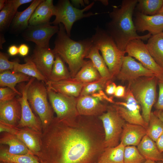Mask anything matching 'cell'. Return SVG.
I'll use <instances>...</instances> for the list:
<instances>
[{
    "instance_id": "8",
    "label": "cell",
    "mask_w": 163,
    "mask_h": 163,
    "mask_svg": "<svg viewBox=\"0 0 163 163\" xmlns=\"http://www.w3.org/2000/svg\"><path fill=\"white\" fill-rule=\"evenodd\" d=\"M101 121L104 133L105 145L114 147L118 145L125 121L112 105L108 106L107 111L98 117Z\"/></svg>"
},
{
    "instance_id": "5",
    "label": "cell",
    "mask_w": 163,
    "mask_h": 163,
    "mask_svg": "<svg viewBox=\"0 0 163 163\" xmlns=\"http://www.w3.org/2000/svg\"><path fill=\"white\" fill-rule=\"evenodd\" d=\"M157 81L155 76L142 77L128 83V88L140 105L142 115L148 125L156 101Z\"/></svg>"
},
{
    "instance_id": "55",
    "label": "cell",
    "mask_w": 163,
    "mask_h": 163,
    "mask_svg": "<svg viewBox=\"0 0 163 163\" xmlns=\"http://www.w3.org/2000/svg\"><path fill=\"white\" fill-rule=\"evenodd\" d=\"M0 163H14L9 162V161H0Z\"/></svg>"
},
{
    "instance_id": "41",
    "label": "cell",
    "mask_w": 163,
    "mask_h": 163,
    "mask_svg": "<svg viewBox=\"0 0 163 163\" xmlns=\"http://www.w3.org/2000/svg\"><path fill=\"white\" fill-rule=\"evenodd\" d=\"M157 84L159 88L158 96L154 106L156 110L163 111V78L158 79Z\"/></svg>"
},
{
    "instance_id": "12",
    "label": "cell",
    "mask_w": 163,
    "mask_h": 163,
    "mask_svg": "<svg viewBox=\"0 0 163 163\" xmlns=\"http://www.w3.org/2000/svg\"><path fill=\"white\" fill-rule=\"evenodd\" d=\"M35 78L31 77L26 84L20 86V91L22 95L18 97L21 107V116L17 127L19 128L28 127L36 132L42 133L43 128L41 121L33 113L27 98V91L31 83Z\"/></svg>"
},
{
    "instance_id": "7",
    "label": "cell",
    "mask_w": 163,
    "mask_h": 163,
    "mask_svg": "<svg viewBox=\"0 0 163 163\" xmlns=\"http://www.w3.org/2000/svg\"><path fill=\"white\" fill-rule=\"evenodd\" d=\"M94 3L93 2L83 9H80L74 6L69 0H60L55 6L54 15L56 18L51 24L56 26L62 24L67 34L70 37L72 26L75 22L84 18L98 14L92 12L85 13L91 8Z\"/></svg>"
},
{
    "instance_id": "53",
    "label": "cell",
    "mask_w": 163,
    "mask_h": 163,
    "mask_svg": "<svg viewBox=\"0 0 163 163\" xmlns=\"http://www.w3.org/2000/svg\"><path fill=\"white\" fill-rule=\"evenodd\" d=\"M100 1L103 4L105 5H107L108 4V0H101Z\"/></svg>"
},
{
    "instance_id": "28",
    "label": "cell",
    "mask_w": 163,
    "mask_h": 163,
    "mask_svg": "<svg viewBox=\"0 0 163 163\" xmlns=\"http://www.w3.org/2000/svg\"><path fill=\"white\" fill-rule=\"evenodd\" d=\"M30 78V76L21 72L5 71L0 73V86L1 87H8L21 96V93L15 88L16 85L19 83L28 82Z\"/></svg>"
},
{
    "instance_id": "31",
    "label": "cell",
    "mask_w": 163,
    "mask_h": 163,
    "mask_svg": "<svg viewBox=\"0 0 163 163\" xmlns=\"http://www.w3.org/2000/svg\"><path fill=\"white\" fill-rule=\"evenodd\" d=\"M85 58L92 61L101 78L107 81L113 80L109 69L99 50L93 45Z\"/></svg>"
},
{
    "instance_id": "19",
    "label": "cell",
    "mask_w": 163,
    "mask_h": 163,
    "mask_svg": "<svg viewBox=\"0 0 163 163\" xmlns=\"http://www.w3.org/2000/svg\"><path fill=\"white\" fill-rule=\"evenodd\" d=\"M87 84L74 82L70 78L58 82L48 81L45 84L47 88L56 92L78 97L83 88Z\"/></svg>"
},
{
    "instance_id": "4",
    "label": "cell",
    "mask_w": 163,
    "mask_h": 163,
    "mask_svg": "<svg viewBox=\"0 0 163 163\" xmlns=\"http://www.w3.org/2000/svg\"><path fill=\"white\" fill-rule=\"evenodd\" d=\"M91 38L92 45L101 51L113 80L120 70L125 56V52L119 49L106 30L98 26Z\"/></svg>"
},
{
    "instance_id": "56",
    "label": "cell",
    "mask_w": 163,
    "mask_h": 163,
    "mask_svg": "<svg viewBox=\"0 0 163 163\" xmlns=\"http://www.w3.org/2000/svg\"><path fill=\"white\" fill-rule=\"evenodd\" d=\"M157 163H163V161H157Z\"/></svg>"
},
{
    "instance_id": "46",
    "label": "cell",
    "mask_w": 163,
    "mask_h": 163,
    "mask_svg": "<svg viewBox=\"0 0 163 163\" xmlns=\"http://www.w3.org/2000/svg\"><path fill=\"white\" fill-rule=\"evenodd\" d=\"M32 0H12L13 5L15 9L17 11L18 8L21 5L31 2Z\"/></svg>"
},
{
    "instance_id": "52",
    "label": "cell",
    "mask_w": 163,
    "mask_h": 163,
    "mask_svg": "<svg viewBox=\"0 0 163 163\" xmlns=\"http://www.w3.org/2000/svg\"><path fill=\"white\" fill-rule=\"evenodd\" d=\"M143 163H157V162L150 160L146 159Z\"/></svg>"
},
{
    "instance_id": "36",
    "label": "cell",
    "mask_w": 163,
    "mask_h": 163,
    "mask_svg": "<svg viewBox=\"0 0 163 163\" xmlns=\"http://www.w3.org/2000/svg\"><path fill=\"white\" fill-rule=\"evenodd\" d=\"M163 5V0H138L136 5L140 12L149 15L157 14Z\"/></svg>"
},
{
    "instance_id": "38",
    "label": "cell",
    "mask_w": 163,
    "mask_h": 163,
    "mask_svg": "<svg viewBox=\"0 0 163 163\" xmlns=\"http://www.w3.org/2000/svg\"><path fill=\"white\" fill-rule=\"evenodd\" d=\"M107 81L101 78L98 80L87 84L83 88L79 96L91 95L104 90Z\"/></svg>"
},
{
    "instance_id": "47",
    "label": "cell",
    "mask_w": 163,
    "mask_h": 163,
    "mask_svg": "<svg viewBox=\"0 0 163 163\" xmlns=\"http://www.w3.org/2000/svg\"><path fill=\"white\" fill-rule=\"evenodd\" d=\"M8 51L10 56H15L18 53V47L15 45H12L9 47Z\"/></svg>"
},
{
    "instance_id": "16",
    "label": "cell",
    "mask_w": 163,
    "mask_h": 163,
    "mask_svg": "<svg viewBox=\"0 0 163 163\" xmlns=\"http://www.w3.org/2000/svg\"><path fill=\"white\" fill-rule=\"evenodd\" d=\"M133 22L137 31H148L152 35L163 32V15H149L138 11Z\"/></svg>"
},
{
    "instance_id": "14",
    "label": "cell",
    "mask_w": 163,
    "mask_h": 163,
    "mask_svg": "<svg viewBox=\"0 0 163 163\" xmlns=\"http://www.w3.org/2000/svg\"><path fill=\"white\" fill-rule=\"evenodd\" d=\"M153 76H155L152 72L128 55L124 56L120 70L116 77L123 82L127 81L129 83L141 77Z\"/></svg>"
},
{
    "instance_id": "45",
    "label": "cell",
    "mask_w": 163,
    "mask_h": 163,
    "mask_svg": "<svg viewBox=\"0 0 163 163\" xmlns=\"http://www.w3.org/2000/svg\"><path fill=\"white\" fill-rule=\"evenodd\" d=\"M29 48L26 44H22L18 47V53L22 56H25L28 54Z\"/></svg>"
},
{
    "instance_id": "26",
    "label": "cell",
    "mask_w": 163,
    "mask_h": 163,
    "mask_svg": "<svg viewBox=\"0 0 163 163\" xmlns=\"http://www.w3.org/2000/svg\"><path fill=\"white\" fill-rule=\"evenodd\" d=\"M125 146L121 142L114 147H107L98 157L97 163H124Z\"/></svg>"
},
{
    "instance_id": "3",
    "label": "cell",
    "mask_w": 163,
    "mask_h": 163,
    "mask_svg": "<svg viewBox=\"0 0 163 163\" xmlns=\"http://www.w3.org/2000/svg\"><path fill=\"white\" fill-rule=\"evenodd\" d=\"M59 25L53 50L68 65L72 78L86 62L84 59L92 46V42L91 38L79 41L73 40L67 34L63 24Z\"/></svg>"
},
{
    "instance_id": "40",
    "label": "cell",
    "mask_w": 163,
    "mask_h": 163,
    "mask_svg": "<svg viewBox=\"0 0 163 163\" xmlns=\"http://www.w3.org/2000/svg\"><path fill=\"white\" fill-rule=\"evenodd\" d=\"M17 95L16 92L8 87H0V103L11 100Z\"/></svg>"
},
{
    "instance_id": "54",
    "label": "cell",
    "mask_w": 163,
    "mask_h": 163,
    "mask_svg": "<svg viewBox=\"0 0 163 163\" xmlns=\"http://www.w3.org/2000/svg\"><path fill=\"white\" fill-rule=\"evenodd\" d=\"M157 14H161L163 15V5Z\"/></svg>"
},
{
    "instance_id": "48",
    "label": "cell",
    "mask_w": 163,
    "mask_h": 163,
    "mask_svg": "<svg viewBox=\"0 0 163 163\" xmlns=\"http://www.w3.org/2000/svg\"><path fill=\"white\" fill-rule=\"evenodd\" d=\"M155 143L159 151L163 152V133L158 139Z\"/></svg>"
},
{
    "instance_id": "22",
    "label": "cell",
    "mask_w": 163,
    "mask_h": 163,
    "mask_svg": "<svg viewBox=\"0 0 163 163\" xmlns=\"http://www.w3.org/2000/svg\"><path fill=\"white\" fill-rule=\"evenodd\" d=\"M28 127L20 128L16 134L35 156L41 149L40 135Z\"/></svg>"
},
{
    "instance_id": "25",
    "label": "cell",
    "mask_w": 163,
    "mask_h": 163,
    "mask_svg": "<svg viewBox=\"0 0 163 163\" xmlns=\"http://www.w3.org/2000/svg\"><path fill=\"white\" fill-rule=\"evenodd\" d=\"M43 0H33L30 5L22 11H17L12 21V27L16 30H25L29 26V21L34 11Z\"/></svg>"
},
{
    "instance_id": "21",
    "label": "cell",
    "mask_w": 163,
    "mask_h": 163,
    "mask_svg": "<svg viewBox=\"0 0 163 163\" xmlns=\"http://www.w3.org/2000/svg\"><path fill=\"white\" fill-rule=\"evenodd\" d=\"M53 0H43L37 7L29 21V25L49 23L52 16L54 15L55 6Z\"/></svg>"
},
{
    "instance_id": "39",
    "label": "cell",
    "mask_w": 163,
    "mask_h": 163,
    "mask_svg": "<svg viewBox=\"0 0 163 163\" xmlns=\"http://www.w3.org/2000/svg\"><path fill=\"white\" fill-rule=\"evenodd\" d=\"M8 55L0 52V72L13 69L15 61L11 62L9 60Z\"/></svg>"
},
{
    "instance_id": "57",
    "label": "cell",
    "mask_w": 163,
    "mask_h": 163,
    "mask_svg": "<svg viewBox=\"0 0 163 163\" xmlns=\"http://www.w3.org/2000/svg\"><path fill=\"white\" fill-rule=\"evenodd\" d=\"M94 163H96V162H94Z\"/></svg>"
},
{
    "instance_id": "42",
    "label": "cell",
    "mask_w": 163,
    "mask_h": 163,
    "mask_svg": "<svg viewBox=\"0 0 163 163\" xmlns=\"http://www.w3.org/2000/svg\"><path fill=\"white\" fill-rule=\"evenodd\" d=\"M20 128L17 126L11 125L0 121V132H6L16 135Z\"/></svg>"
},
{
    "instance_id": "24",
    "label": "cell",
    "mask_w": 163,
    "mask_h": 163,
    "mask_svg": "<svg viewBox=\"0 0 163 163\" xmlns=\"http://www.w3.org/2000/svg\"><path fill=\"white\" fill-rule=\"evenodd\" d=\"M137 148L146 160L156 162L163 160V152L159 151L155 142L146 135L143 137Z\"/></svg>"
},
{
    "instance_id": "13",
    "label": "cell",
    "mask_w": 163,
    "mask_h": 163,
    "mask_svg": "<svg viewBox=\"0 0 163 163\" xmlns=\"http://www.w3.org/2000/svg\"><path fill=\"white\" fill-rule=\"evenodd\" d=\"M50 23L34 25H29L22 34L23 38L33 42L36 46L49 47V42L52 36L59 30L58 26L51 25Z\"/></svg>"
},
{
    "instance_id": "49",
    "label": "cell",
    "mask_w": 163,
    "mask_h": 163,
    "mask_svg": "<svg viewBox=\"0 0 163 163\" xmlns=\"http://www.w3.org/2000/svg\"><path fill=\"white\" fill-rule=\"evenodd\" d=\"M71 2L74 5L78 7L80 5H81V6H84L85 4V0H72Z\"/></svg>"
},
{
    "instance_id": "15",
    "label": "cell",
    "mask_w": 163,
    "mask_h": 163,
    "mask_svg": "<svg viewBox=\"0 0 163 163\" xmlns=\"http://www.w3.org/2000/svg\"><path fill=\"white\" fill-rule=\"evenodd\" d=\"M96 94L79 96L78 98L77 108L79 115L98 117L107 110L108 106Z\"/></svg>"
},
{
    "instance_id": "30",
    "label": "cell",
    "mask_w": 163,
    "mask_h": 163,
    "mask_svg": "<svg viewBox=\"0 0 163 163\" xmlns=\"http://www.w3.org/2000/svg\"><path fill=\"white\" fill-rule=\"evenodd\" d=\"M24 61L25 63L23 64H20L18 62L16 61L12 72L22 73L29 76L34 78L37 80L42 82L46 84L48 82V80L38 69L31 59V57H26Z\"/></svg>"
},
{
    "instance_id": "33",
    "label": "cell",
    "mask_w": 163,
    "mask_h": 163,
    "mask_svg": "<svg viewBox=\"0 0 163 163\" xmlns=\"http://www.w3.org/2000/svg\"><path fill=\"white\" fill-rule=\"evenodd\" d=\"M0 161L14 163H40L37 157L32 154L16 155L9 153L8 148L2 145L0 147Z\"/></svg>"
},
{
    "instance_id": "10",
    "label": "cell",
    "mask_w": 163,
    "mask_h": 163,
    "mask_svg": "<svg viewBox=\"0 0 163 163\" xmlns=\"http://www.w3.org/2000/svg\"><path fill=\"white\" fill-rule=\"evenodd\" d=\"M124 101L115 102L112 106L126 123L141 125L146 129L148 125L140 112L141 107L129 88L126 89Z\"/></svg>"
},
{
    "instance_id": "17",
    "label": "cell",
    "mask_w": 163,
    "mask_h": 163,
    "mask_svg": "<svg viewBox=\"0 0 163 163\" xmlns=\"http://www.w3.org/2000/svg\"><path fill=\"white\" fill-rule=\"evenodd\" d=\"M55 55L49 47L36 46L31 57L37 68L48 80L52 70Z\"/></svg>"
},
{
    "instance_id": "50",
    "label": "cell",
    "mask_w": 163,
    "mask_h": 163,
    "mask_svg": "<svg viewBox=\"0 0 163 163\" xmlns=\"http://www.w3.org/2000/svg\"><path fill=\"white\" fill-rule=\"evenodd\" d=\"M153 112L163 123V111L156 110Z\"/></svg>"
},
{
    "instance_id": "1",
    "label": "cell",
    "mask_w": 163,
    "mask_h": 163,
    "mask_svg": "<svg viewBox=\"0 0 163 163\" xmlns=\"http://www.w3.org/2000/svg\"><path fill=\"white\" fill-rule=\"evenodd\" d=\"M98 117L79 115L60 120L54 117L40 135V163H94L106 148Z\"/></svg>"
},
{
    "instance_id": "29",
    "label": "cell",
    "mask_w": 163,
    "mask_h": 163,
    "mask_svg": "<svg viewBox=\"0 0 163 163\" xmlns=\"http://www.w3.org/2000/svg\"><path fill=\"white\" fill-rule=\"evenodd\" d=\"M146 45L154 60L163 68V32L152 35Z\"/></svg>"
},
{
    "instance_id": "32",
    "label": "cell",
    "mask_w": 163,
    "mask_h": 163,
    "mask_svg": "<svg viewBox=\"0 0 163 163\" xmlns=\"http://www.w3.org/2000/svg\"><path fill=\"white\" fill-rule=\"evenodd\" d=\"M71 78L65 62L59 55L55 54L54 63L48 81L58 82Z\"/></svg>"
},
{
    "instance_id": "9",
    "label": "cell",
    "mask_w": 163,
    "mask_h": 163,
    "mask_svg": "<svg viewBox=\"0 0 163 163\" xmlns=\"http://www.w3.org/2000/svg\"><path fill=\"white\" fill-rule=\"evenodd\" d=\"M47 88L48 99L58 119L68 120L79 115L77 108L78 97L57 93Z\"/></svg>"
},
{
    "instance_id": "6",
    "label": "cell",
    "mask_w": 163,
    "mask_h": 163,
    "mask_svg": "<svg viewBox=\"0 0 163 163\" xmlns=\"http://www.w3.org/2000/svg\"><path fill=\"white\" fill-rule=\"evenodd\" d=\"M44 83L35 79L29 86L27 93L30 105L41 121L43 131L54 117V111L48 100L47 88Z\"/></svg>"
},
{
    "instance_id": "11",
    "label": "cell",
    "mask_w": 163,
    "mask_h": 163,
    "mask_svg": "<svg viewBox=\"0 0 163 163\" xmlns=\"http://www.w3.org/2000/svg\"><path fill=\"white\" fill-rule=\"evenodd\" d=\"M125 52L152 72L158 79L163 78V68L154 60L142 40L136 39L131 41L127 45Z\"/></svg>"
},
{
    "instance_id": "51",
    "label": "cell",
    "mask_w": 163,
    "mask_h": 163,
    "mask_svg": "<svg viewBox=\"0 0 163 163\" xmlns=\"http://www.w3.org/2000/svg\"><path fill=\"white\" fill-rule=\"evenodd\" d=\"M6 0H0V10H1L5 7Z\"/></svg>"
},
{
    "instance_id": "58",
    "label": "cell",
    "mask_w": 163,
    "mask_h": 163,
    "mask_svg": "<svg viewBox=\"0 0 163 163\" xmlns=\"http://www.w3.org/2000/svg\"><path fill=\"white\" fill-rule=\"evenodd\" d=\"M162 161H163V160Z\"/></svg>"
},
{
    "instance_id": "18",
    "label": "cell",
    "mask_w": 163,
    "mask_h": 163,
    "mask_svg": "<svg viewBox=\"0 0 163 163\" xmlns=\"http://www.w3.org/2000/svg\"><path fill=\"white\" fill-rule=\"evenodd\" d=\"M21 116V107L18 98L0 103V121L17 126Z\"/></svg>"
},
{
    "instance_id": "37",
    "label": "cell",
    "mask_w": 163,
    "mask_h": 163,
    "mask_svg": "<svg viewBox=\"0 0 163 163\" xmlns=\"http://www.w3.org/2000/svg\"><path fill=\"white\" fill-rule=\"evenodd\" d=\"M146 160L136 146L125 147L124 154V163H143Z\"/></svg>"
},
{
    "instance_id": "43",
    "label": "cell",
    "mask_w": 163,
    "mask_h": 163,
    "mask_svg": "<svg viewBox=\"0 0 163 163\" xmlns=\"http://www.w3.org/2000/svg\"><path fill=\"white\" fill-rule=\"evenodd\" d=\"M117 86L112 80L108 81L106 83L104 89L105 93L109 95H114Z\"/></svg>"
},
{
    "instance_id": "44",
    "label": "cell",
    "mask_w": 163,
    "mask_h": 163,
    "mask_svg": "<svg viewBox=\"0 0 163 163\" xmlns=\"http://www.w3.org/2000/svg\"><path fill=\"white\" fill-rule=\"evenodd\" d=\"M126 86L119 85L117 86L114 96L117 98H123L126 93Z\"/></svg>"
},
{
    "instance_id": "34",
    "label": "cell",
    "mask_w": 163,
    "mask_h": 163,
    "mask_svg": "<svg viewBox=\"0 0 163 163\" xmlns=\"http://www.w3.org/2000/svg\"><path fill=\"white\" fill-rule=\"evenodd\" d=\"M163 133V123L154 113L151 112L146 135L155 142Z\"/></svg>"
},
{
    "instance_id": "27",
    "label": "cell",
    "mask_w": 163,
    "mask_h": 163,
    "mask_svg": "<svg viewBox=\"0 0 163 163\" xmlns=\"http://www.w3.org/2000/svg\"><path fill=\"white\" fill-rule=\"evenodd\" d=\"M101 75L92 61H86L73 78L71 79L75 82L88 84L101 78Z\"/></svg>"
},
{
    "instance_id": "2",
    "label": "cell",
    "mask_w": 163,
    "mask_h": 163,
    "mask_svg": "<svg viewBox=\"0 0 163 163\" xmlns=\"http://www.w3.org/2000/svg\"><path fill=\"white\" fill-rule=\"evenodd\" d=\"M138 2V0H123L120 6H113L109 13L111 20L107 23L106 30L123 51L131 41L136 39L146 40L152 36L149 33L142 36L137 33L133 16Z\"/></svg>"
},
{
    "instance_id": "20",
    "label": "cell",
    "mask_w": 163,
    "mask_h": 163,
    "mask_svg": "<svg viewBox=\"0 0 163 163\" xmlns=\"http://www.w3.org/2000/svg\"><path fill=\"white\" fill-rule=\"evenodd\" d=\"M146 129L139 125L126 123L121 134L120 142L125 146H137L146 135Z\"/></svg>"
},
{
    "instance_id": "23",
    "label": "cell",
    "mask_w": 163,
    "mask_h": 163,
    "mask_svg": "<svg viewBox=\"0 0 163 163\" xmlns=\"http://www.w3.org/2000/svg\"><path fill=\"white\" fill-rule=\"evenodd\" d=\"M0 143L1 145H8V151L11 153L33 155L24 142L15 134L5 132L2 133L0 136Z\"/></svg>"
},
{
    "instance_id": "35",
    "label": "cell",
    "mask_w": 163,
    "mask_h": 163,
    "mask_svg": "<svg viewBox=\"0 0 163 163\" xmlns=\"http://www.w3.org/2000/svg\"><path fill=\"white\" fill-rule=\"evenodd\" d=\"M17 11L13 5L12 0H6L5 7L0 12L1 31L8 27Z\"/></svg>"
}]
</instances>
